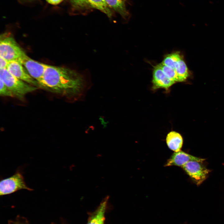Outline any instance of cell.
<instances>
[{
    "label": "cell",
    "mask_w": 224,
    "mask_h": 224,
    "mask_svg": "<svg viewBox=\"0 0 224 224\" xmlns=\"http://www.w3.org/2000/svg\"><path fill=\"white\" fill-rule=\"evenodd\" d=\"M85 83L83 75L75 70L47 64L39 84L40 88L70 98L79 95Z\"/></svg>",
    "instance_id": "obj_1"
},
{
    "label": "cell",
    "mask_w": 224,
    "mask_h": 224,
    "mask_svg": "<svg viewBox=\"0 0 224 224\" xmlns=\"http://www.w3.org/2000/svg\"><path fill=\"white\" fill-rule=\"evenodd\" d=\"M0 78L14 97L20 100L23 101L27 94L39 89L14 76L6 68L0 69Z\"/></svg>",
    "instance_id": "obj_2"
},
{
    "label": "cell",
    "mask_w": 224,
    "mask_h": 224,
    "mask_svg": "<svg viewBox=\"0 0 224 224\" xmlns=\"http://www.w3.org/2000/svg\"><path fill=\"white\" fill-rule=\"evenodd\" d=\"M159 64L165 74L168 77L175 82H180L179 76L175 69L161 63Z\"/></svg>",
    "instance_id": "obj_16"
},
{
    "label": "cell",
    "mask_w": 224,
    "mask_h": 224,
    "mask_svg": "<svg viewBox=\"0 0 224 224\" xmlns=\"http://www.w3.org/2000/svg\"><path fill=\"white\" fill-rule=\"evenodd\" d=\"M14 224H24L22 223L19 222H17L15 223Z\"/></svg>",
    "instance_id": "obj_20"
},
{
    "label": "cell",
    "mask_w": 224,
    "mask_h": 224,
    "mask_svg": "<svg viewBox=\"0 0 224 224\" xmlns=\"http://www.w3.org/2000/svg\"><path fill=\"white\" fill-rule=\"evenodd\" d=\"M109 198L107 196L102 200L97 209L90 217L87 224H104L105 213Z\"/></svg>",
    "instance_id": "obj_11"
},
{
    "label": "cell",
    "mask_w": 224,
    "mask_h": 224,
    "mask_svg": "<svg viewBox=\"0 0 224 224\" xmlns=\"http://www.w3.org/2000/svg\"><path fill=\"white\" fill-rule=\"evenodd\" d=\"M182 57L179 52L172 53L165 56L161 63L174 69L175 64Z\"/></svg>",
    "instance_id": "obj_15"
},
{
    "label": "cell",
    "mask_w": 224,
    "mask_h": 224,
    "mask_svg": "<svg viewBox=\"0 0 224 224\" xmlns=\"http://www.w3.org/2000/svg\"><path fill=\"white\" fill-rule=\"evenodd\" d=\"M0 95L3 96L14 97L12 92L1 78H0Z\"/></svg>",
    "instance_id": "obj_17"
},
{
    "label": "cell",
    "mask_w": 224,
    "mask_h": 224,
    "mask_svg": "<svg viewBox=\"0 0 224 224\" xmlns=\"http://www.w3.org/2000/svg\"><path fill=\"white\" fill-rule=\"evenodd\" d=\"M204 160V159L193 156L181 150L173 154L165 166H176L182 167L190 161H195L202 162Z\"/></svg>",
    "instance_id": "obj_10"
},
{
    "label": "cell",
    "mask_w": 224,
    "mask_h": 224,
    "mask_svg": "<svg viewBox=\"0 0 224 224\" xmlns=\"http://www.w3.org/2000/svg\"><path fill=\"white\" fill-rule=\"evenodd\" d=\"M14 38L10 35H1L0 40V56L8 62L14 61L20 62L26 54Z\"/></svg>",
    "instance_id": "obj_3"
},
{
    "label": "cell",
    "mask_w": 224,
    "mask_h": 224,
    "mask_svg": "<svg viewBox=\"0 0 224 224\" xmlns=\"http://www.w3.org/2000/svg\"><path fill=\"white\" fill-rule=\"evenodd\" d=\"M48 3L52 5H57L61 2L63 0H46Z\"/></svg>",
    "instance_id": "obj_19"
},
{
    "label": "cell",
    "mask_w": 224,
    "mask_h": 224,
    "mask_svg": "<svg viewBox=\"0 0 224 224\" xmlns=\"http://www.w3.org/2000/svg\"><path fill=\"white\" fill-rule=\"evenodd\" d=\"M0 69H7L9 62L0 56Z\"/></svg>",
    "instance_id": "obj_18"
},
{
    "label": "cell",
    "mask_w": 224,
    "mask_h": 224,
    "mask_svg": "<svg viewBox=\"0 0 224 224\" xmlns=\"http://www.w3.org/2000/svg\"><path fill=\"white\" fill-rule=\"evenodd\" d=\"M75 6L80 7H91L97 9L111 17L112 14L105 0H71Z\"/></svg>",
    "instance_id": "obj_9"
},
{
    "label": "cell",
    "mask_w": 224,
    "mask_h": 224,
    "mask_svg": "<svg viewBox=\"0 0 224 224\" xmlns=\"http://www.w3.org/2000/svg\"><path fill=\"white\" fill-rule=\"evenodd\" d=\"M125 0H105L109 7L119 12L123 16L128 15L124 3Z\"/></svg>",
    "instance_id": "obj_14"
},
{
    "label": "cell",
    "mask_w": 224,
    "mask_h": 224,
    "mask_svg": "<svg viewBox=\"0 0 224 224\" xmlns=\"http://www.w3.org/2000/svg\"><path fill=\"white\" fill-rule=\"evenodd\" d=\"M201 163L191 161L182 167L197 185L200 184L206 179L210 171Z\"/></svg>",
    "instance_id": "obj_5"
},
{
    "label": "cell",
    "mask_w": 224,
    "mask_h": 224,
    "mask_svg": "<svg viewBox=\"0 0 224 224\" xmlns=\"http://www.w3.org/2000/svg\"><path fill=\"white\" fill-rule=\"evenodd\" d=\"M167 145L169 149L175 152L181 151L183 144V138L181 135L175 131H171L166 138Z\"/></svg>",
    "instance_id": "obj_12"
},
{
    "label": "cell",
    "mask_w": 224,
    "mask_h": 224,
    "mask_svg": "<svg viewBox=\"0 0 224 224\" xmlns=\"http://www.w3.org/2000/svg\"><path fill=\"white\" fill-rule=\"evenodd\" d=\"M152 83L153 90L163 88L167 91L175 82L167 77L158 64L153 68Z\"/></svg>",
    "instance_id": "obj_8"
},
{
    "label": "cell",
    "mask_w": 224,
    "mask_h": 224,
    "mask_svg": "<svg viewBox=\"0 0 224 224\" xmlns=\"http://www.w3.org/2000/svg\"><path fill=\"white\" fill-rule=\"evenodd\" d=\"M20 62L25 67L30 75L39 83L41 81L47 64L33 59L26 54L21 58Z\"/></svg>",
    "instance_id": "obj_6"
},
{
    "label": "cell",
    "mask_w": 224,
    "mask_h": 224,
    "mask_svg": "<svg viewBox=\"0 0 224 224\" xmlns=\"http://www.w3.org/2000/svg\"><path fill=\"white\" fill-rule=\"evenodd\" d=\"M7 69L14 76L40 88L38 82L30 75L25 67L19 62L14 61L9 62Z\"/></svg>",
    "instance_id": "obj_7"
},
{
    "label": "cell",
    "mask_w": 224,
    "mask_h": 224,
    "mask_svg": "<svg viewBox=\"0 0 224 224\" xmlns=\"http://www.w3.org/2000/svg\"><path fill=\"white\" fill-rule=\"evenodd\" d=\"M174 69L179 76L180 82L185 81L190 76L189 71L183 57L176 63Z\"/></svg>",
    "instance_id": "obj_13"
},
{
    "label": "cell",
    "mask_w": 224,
    "mask_h": 224,
    "mask_svg": "<svg viewBox=\"0 0 224 224\" xmlns=\"http://www.w3.org/2000/svg\"><path fill=\"white\" fill-rule=\"evenodd\" d=\"M22 189L30 191L33 190L26 185L22 172L19 169L17 170L12 176L0 181V196L11 194Z\"/></svg>",
    "instance_id": "obj_4"
}]
</instances>
